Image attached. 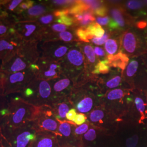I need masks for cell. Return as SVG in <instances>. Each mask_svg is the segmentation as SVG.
<instances>
[{"label":"cell","instance_id":"1","mask_svg":"<svg viewBox=\"0 0 147 147\" xmlns=\"http://www.w3.org/2000/svg\"><path fill=\"white\" fill-rule=\"evenodd\" d=\"M37 44L22 40L16 51L1 62V71L14 73L28 69L31 65L37 63L39 59Z\"/></svg>","mask_w":147,"mask_h":147},{"label":"cell","instance_id":"2","mask_svg":"<svg viewBox=\"0 0 147 147\" xmlns=\"http://www.w3.org/2000/svg\"><path fill=\"white\" fill-rule=\"evenodd\" d=\"M41 107L27 102L20 96L11 98L8 102L9 113L3 124L11 127L28 124L37 118L40 112Z\"/></svg>","mask_w":147,"mask_h":147},{"label":"cell","instance_id":"3","mask_svg":"<svg viewBox=\"0 0 147 147\" xmlns=\"http://www.w3.org/2000/svg\"><path fill=\"white\" fill-rule=\"evenodd\" d=\"M37 133L32 122L17 127H11L4 124L0 127L3 147H30Z\"/></svg>","mask_w":147,"mask_h":147},{"label":"cell","instance_id":"4","mask_svg":"<svg viewBox=\"0 0 147 147\" xmlns=\"http://www.w3.org/2000/svg\"><path fill=\"white\" fill-rule=\"evenodd\" d=\"M21 98L27 102L38 107L50 106L52 89L50 84L36 77L21 92Z\"/></svg>","mask_w":147,"mask_h":147},{"label":"cell","instance_id":"5","mask_svg":"<svg viewBox=\"0 0 147 147\" xmlns=\"http://www.w3.org/2000/svg\"><path fill=\"white\" fill-rule=\"evenodd\" d=\"M5 74L4 96H5L11 94H20L35 77L34 73L30 68L14 73Z\"/></svg>","mask_w":147,"mask_h":147},{"label":"cell","instance_id":"6","mask_svg":"<svg viewBox=\"0 0 147 147\" xmlns=\"http://www.w3.org/2000/svg\"><path fill=\"white\" fill-rule=\"evenodd\" d=\"M113 137L119 147H146L147 133L134 131L127 128H117Z\"/></svg>","mask_w":147,"mask_h":147},{"label":"cell","instance_id":"7","mask_svg":"<svg viewBox=\"0 0 147 147\" xmlns=\"http://www.w3.org/2000/svg\"><path fill=\"white\" fill-rule=\"evenodd\" d=\"M33 126L37 132H48L56 135L59 121L54 115L50 106H44L37 118L32 121Z\"/></svg>","mask_w":147,"mask_h":147},{"label":"cell","instance_id":"8","mask_svg":"<svg viewBox=\"0 0 147 147\" xmlns=\"http://www.w3.org/2000/svg\"><path fill=\"white\" fill-rule=\"evenodd\" d=\"M14 28L16 34L25 42H38L42 36L41 25L36 20L17 22Z\"/></svg>","mask_w":147,"mask_h":147},{"label":"cell","instance_id":"9","mask_svg":"<svg viewBox=\"0 0 147 147\" xmlns=\"http://www.w3.org/2000/svg\"><path fill=\"white\" fill-rule=\"evenodd\" d=\"M59 122L58 132L56 136L59 147H82L81 141L74 133L75 124L68 121Z\"/></svg>","mask_w":147,"mask_h":147},{"label":"cell","instance_id":"10","mask_svg":"<svg viewBox=\"0 0 147 147\" xmlns=\"http://www.w3.org/2000/svg\"><path fill=\"white\" fill-rule=\"evenodd\" d=\"M112 137L113 136L107 132L90 126L88 131L82 137V147H103Z\"/></svg>","mask_w":147,"mask_h":147},{"label":"cell","instance_id":"11","mask_svg":"<svg viewBox=\"0 0 147 147\" xmlns=\"http://www.w3.org/2000/svg\"><path fill=\"white\" fill-rule=\"evenodd\" d=\"M22 41L16 33L0 37V61L2 62L14 53Z\"/></svg>","mask_w":147,"mask_h":147},{"label":"cell","instance_id":"12","mask_svg":"<svg viewBox=\"0 0 147 147\" xmlns=\"http://www.w3.org/2000/svg\"><path fill=\"white\" fill-rule=\"evenodd\" d=\"M16 22V16L9 14L0 5V37L16 33L14 26Z\"/></svg>","mask_w":147,"mask_h":147},{"label":"cell","instance_id":"13","mask_svg":"<svg viewBox=\"0 0 147 147\" xmlns=\"http://www.w3.org/2000/svg\"><path fill=\"white\" fill-rule=\"evenodd\" d=\"M30 147H59L56 135L48 132H37Z\"/></svg>","mask_w":147,"mask_h":147},{"label":"cell","instance_id":"14","mask_svg":"<svg viewBox=\"0 0 147 147\" xmlns=\"http://www.w3.org/2000/svg\"><path fill=\"white\" fill-rule=\"evenodd\" d=\"M46 11L47 8L45 5L42 4L36 5L23 12L20 15L16 16V20L17 22L36 20L39 16L43 15Z\"/></svg>","mask_w":147,"mask_h":147},{"label":"cell","instance_id":"15","mask_svg":"<svg viewBox=\"0 0 147 147\" xmlns=\"http://www.w3.org/2000/svg\"><path fill=\"white\" fill-rule=\"evenodd\" d=\"M109 65L114 67H118L124 70L126 68L127 64L129 62V58L125 54L119 53L116 55H109L107 56Z\"/></svg>","mask_w":147,"mask_h":147},{"label":"cell","instance_id":"16","mask_svg":"<svg viewBox=\"0 0 147 147\" xmlns=\"http://www.w3.org/2000/svg\"><path fill=\"white\" fill-rule=\"evenodd\" d=\"M54 103L53 111L56 119L59 121H67L66 116L69 111L70 110V106L65 101Z\"/></svg>","mask_w":147,"mask_h":147},{"label":"cell","instance_id":"17","mask_svg":"<svg viewBox=\"0 0 147 147\" xmlns=\"http://www.w3.org/2000/svg\"><path fill=\"white\" fill-rule=\"evenodd\" d=\"M123 47L127 53H133L136 48L135 36L131 32H127L123 37Z\"/></svg>","mask_w":147,"mask_h":147},{"label":"cell","instance_id":"18","mask_svg":"<svg viewBox=\"0 0 147 147\" xmlns=\"http://www.w3.org/2000/svg\"><path fill=\"white\" fill-rule=\"evenodd\" d=\"M94 101L92 98L87 96L77 102L76 109L80 113H88L92 109Z\"/></svg>","mask_w":147,"mask_h":147},{"label":"cell","instance_id":"19","mask_svg":"<svg viewBox=\"0 0 147 147\" xmlns=\"http://www.w3.org/2000/svg\"><path fill=\"white\" fill-rule=\"evenodd\" d=\"M134 105L137 112L139 113L141 124H144V121H145L147 118L146 104L142 98L141 97L137 96L134 100Z\"/></svg>","mask_w":147,"mask_h":147},{"label":"cell","instance_id":"20","mask_svg":"<svg viewBox=\"0 0 147 147\" xmlns=\"http://www.w3.org/2000/svg\"><path fill=\"white\" fill-rule=\"evenodd\" d=\"M87 38L92 39L94 36L97 37H103L105 34V31L98 23H92L86 28Z\"/></svg>","mask_w":147,"mask_h":147},{"label":"cell","instance_id":"21","mask_svg":"<svg viewBox=\"0 0 147 147\" xmlns=\"http://www.w3.org/2000/svg\"><path fill=\"white\" fill-rule=\"evenodd\" d=\"M69 62L75 66L82 65L84 62V57L82 53L76 50H71L67 54Z\"/></svg>","mask_w":147,"mask_h":147},{"label":"cell","instance_id":"22","mask_svg":"<svg viewBox=\"0 0 147 147\" xmlns=\"http://www.w3.org/2000/svg\"><path fill=\"white\" fill-rule=\"evenodd\" d=\"M9 100L5 96H0V127L3 124L5 117L8 115Z\"/></svg>","mask_w":147,"mask_h":147},{"label":"cell","instance_id":"23","mask_svg":"<svg viewBox=\"0 0 147 147\" xmlns=\"http://www.w3.org/2000/svg\"><path fill=\"white\" fill-rule=\"evenodd\" d=\"M22 1V0L3 1L1 5L7 13L11 15H14L16 9Z\"/></svg>","mask_w":147,"mask_h":147},{"label":"cell","instance_id":"24","mask_svg":"<svg viewBox=\"0 0 147 147\" xmlns=\"http://www.w3.org/2000/svg\"><path fill=\"white\" fill-rule=\"evenodd\" d=\"M88 6L82 1H76L75 5L70 8H68L69 14H81L89 9Z\"/></svg>","mask_w":147,"mask_h":147},{"label":"cell","instance_id":"25","mask_svg":"<svg viewBox=\"0 0 147 147\" xmlns=\"http://www.w3.org/2000/svg\"><path fill=\"white\" fill-rule=\"evenodd\" d=\"M70 84V81L68 79H61L56 81L53 85V90L58 94L62 93L65 89H67Z\"/></svg>","mask_w":147,"mask_h":147},{"label":"cell","instance_id":"26","mask_svg":"<svg viewBox=\"0 0 147 147\" xmlns=\"http://www.w3.org/2000/svg\"><path fill=\"white\" fill-rule=\"evenodd\" d=\"M90 126V124L88 122L84 123V124L79 126L75 125L74 127V133L78 138H79L82 142V137L85 133L88 131Z\"/></svg>","mask_w":147,"mask_h":147},{"label":"cell","instance_id":"27","mask_svg":"<svg viewBox=\"0 0 147 147\" xmlns=\"http://www.w3.org/2000/svg\"><path fill=\"white\" fill-rule=\"evenodd\" d=\"M34 3V1H30V0L23 1L16 9L14 16H18L20 15L23 12L28 10L32 6H33Z\"/></svg>","mask_w":147,"mask_h":147},{"label":"cell","instance_id":"28","mask_svg":"<svg viewBox=\"0 0 147 147\" xmlns=\"http://www.w3.org/2000/svg\"><path fill=\"white\" fill-rule=\"evenodd\" d=\"M109 61L106 59L103 61H100L95 67L93 73L94 74H106L109 71L110 67L109 66Z\"/></svg>","mask_w":147,"mask_h":147},{"label":"cell","instance_id":"29","mask_svg":"<svg viewBox=\"0 0 147 147\" xmlns=\"http://www.w3.org/2000/svg\"><path fill=\"white\" fill-rule=\"evenodd\" d=\"M111 14L113 20L116 22L119 28L125 26V21L121 11L118 9H113L111 11Z\"/></svg>","mask_w":147,"mask_h":147},{"label":"cell","instance_id":"30","mask_svg":"<svg viewBox=\"0 0 147 147\" xmlns=\"http://www.w3.org/2000/svg\"><path fill=\"white\" fill-rule=\"evenodd\" d=\"M105 47L106 51L109 55H113L118 50V45L116 40L113 39H108L105 42Z\"/></svg>","mask_w":147,"mask_h":147},{"label":"cell","instance_id":"31","mask_svg":"<svg viewBox=\"0 0 147 147\" xmlns=\"http://www.w3.org/2000/svg\"><path fill=\"white\" fill-rule=\"evenodd\" d=\"M124 96V92L120 89H116L110 92L107 95V99L108 100H119Z\"/></svg>","mask_w":147,"mask_h":147},{"label":"cell","instance_id":"32","mask_svg":"<svg viewBox=\"0 0 147 147\" xmlns=\"http://www.w3.org/2000/svg\"><path fill=\"white\" fill-rule=\"evenodd\" d=\"M68 47L64 45H59L53 50L51 55L56 58H60L64 56L68 51Z\"/></svg>","mask_w":147,"mask_h":147},{"label":"cell","instance_id":"33","mask_svg":"<svg viewBox=\"0 0 147 147\" xmlns=\"http://www.w3.org/2000/svg\"><path fill=\"white\" fill-rule=\"evenodd\" d=\"M82 19L79 22L82 25H88L90 21H94L95 18L91 11H86L81 14Z\"/></svg>","mask_w":147,"mask_h":147},{"label":"cell","instance_id":"34","mask_svg":"<svg viewBox=\"0 0 147 147\" xmlns=\"http://www.w3.org/2000/svg\"><path fill=\"white\" fill-rule=\"evenodd\" d=\"M53 19H54V15L50 14L45 16H42L38 18L36 20V21L40 25H47L52 22Z\"/></svg>","mask_w":147,"mask_h":147},{"label":"cell","instance_id":"35","mask_svg":"<svg viewBox=\"0 0 147 147\" xmlns=\"http://www.w3.org/2000/svg\"><path fill=\"white\" fill-rule=\"evenodd\" d=\"M138 67V63L136 61H132L129 63L126 69V75L129 77H131L136 73Z\"/></svg>","mask_w":147,"mask_h":147},{"label":"cell","instance_id":"36","mask_svg":"<svg viewBox=\"0 0 147 147\" xmlns=\"http://www.w3.org/2000/svg\"><path fill=\"white\" fill-rule=\"evenodd\" d=\"M84 51L89 61L92 63H94L95 61V55L93 47L90 45H86L84 47Z\"/></svg>","mask_w":147,"mask_h":147},{"label":"cell","instance_id":"37","mask_svg":"<svg viewBox=\"0 0 147 147\" xmlns=\"http://www.w3.org/2000/svg\"><path fill=\"white\" fill-rule=\"evenodd\" d=\"M59 24H61L65 26H70L73 23V19L68 16H64L59 17L56 20Z\"/></svg>","mask_w":147,"mask_h":147},{"label":"cell","instance_id":"38","mask_svg":"<svg viewBox=\"0 0 147 147\" xmlns=\"http://www.w3.org/2000/svg\"><path fill=\"white\" fill-rule=\"evenodd\" d=\"M87 118V117L85 116L84 113H79L77 114L76 117L75 118L73 123L75 125L79 126L86 123Z\"/></svg>","mask_w":147,"mask_h":147},{"label":"cell","instance_id":"39","mask_svg":"<svg viewBox=\"0 0 147 147\" xmlns=\"http://www.w3.org/2000/svg\"><path fill=\"white\" fill-rule=\"evenodd\" d=\"M59 38L60 39L65 42H69L72 40L73 36L72 34L68 31H64L59 33Z\"/></svg>","mask_w":147,"mask_h":147},{"label":"cell","instance_id":"40","mask_svg":"<svg viewBox=\"0 0 147 147\" xmlns=\"http://www.w3.org/2000/svg\"><path fill=\"white\" fill-rule=\"evenodd\" d=\"M83 2L92 10H96L101 5V2L98 1H83Z\"/></svg>","mask_w":147,"mask_h":147},{"label":"cell","instance_id":"41","mask_svg":"<svg viewBox=\"0 0 147 147\" xmlns=\"http://www.w3.org/2000/svg\"><path fill=\"white\" fill-rule=\"evenodd\" d=\"M121 79L120 76H116L115 78L111 79L110 81H109L107 83H106V86L107 87H108L109 88H115L116 87H117L120 82H121Z\"/></svg>","mask_w":147,"mask_h":147},{"label":"cell","instance_id":"42","mask_svg":"<svg viewBox=\"0 0 147 147\" xmlns=\"http://www.w3.org/2000/svg\"><path fill=\"white\" fill-rule=\"evenodd\" d=\"M1 62L0 61V96H4L5 74L1 71Z\"/></svg>","mask_w":147,"mask_h":147},{"label":"cell","instance_id":"43","mask_svg":"<svg viewBox=\"0 0 147 147\" xmlns=\"http://www.w3.org/2000/svg\"><path fill=\"white\" fill-rule=\"evenodd\" d=\"M142 3L137 1H130L127 3V7L131 9H137L141 8Z\"/></svg>","mask_w":147,"mask_h":147},{"label":"cell","instance_id":"44","mask_svg":"<svg viewBox=\"0 0 147 147\" xmlns=\"http://www.w3.org/2000/svg\"><path fill=\"white\" fill-rule=\"evenodd\" d=\"M51 28L53 31L61 33L62 32L65 31L67 27L61 24H55L51 25Z\"/></svg>","mask_w":147,"mask_h":147},{"label":"cell","instance_id":"45","mask_svg":"<svg viewBox=\"0 0 147 147\" xmlns=\"http://www.w3.org/2000/svg\"><path fill=\"white\" fill-rule=\"evenodd\" d=\"M76 34H77L78 37L80 38V39L82 41L86 42H89L88 38H87V32L86 31V30H84L83 29H81V28L78 29L76 31Z\"/></svg>","mask_w":147,"mask_h":147},{"label":"cell","instance_id":"46","mask_svg":"<svg viewBox=\"0 0 147 147\" xmlns=\"http://www.w3.org/2000/svg\"><path fill=\"white\" fill-rule=\"evenodd\" d=\"M108 35L104 34V36L101 38H93L92 39V42L96 45H102L105 43V42L107 41V39H108Z\"/></svg>","mask_w":147,"mask_h":147},{"label":"cell","instance_id":"47","mask_svg":"<svg viewBox=\"0 0 147 147\" xmlns=\"http://www.w3.org/2000/svg\"><path fill=\"white\" fill-rule=\"evenodd\" d=\"M77 114L78 113H76V111L75 109H70V110L69 111V112L66 116L67 121L73 123L74 120L75 118L76 117Z\"/></svg>","mask_w":147,"mask_h":147},{"label":"cell","instance_id":"48","mask_svg":"<svg viewBox=\"0 0 147 147\" xmlns=\"http://www.w3.org/2000/svg\"><path fill=\"white\" fill-rule=\"evenodd\" d=\"M110 20V19L109 16L98 17L96 19V21L100 25H106L109 24Z\"/></svg>","mask_w":147,"mask_h":147},{"label":"cell","instance_id":"49","mask_svg":"<svg viewBox=\"0 0 147 147\" xmlns=\"http://www.w3.org/2000/svg\"><path fill=\"white\" fill-rule=\"evenodd\" d=\"M53 3L57 5H65L75 3L76 1H66V0H56L52 1Z\"/></svg>","mask_w":147,"mask_h":147},{"label":"cell","instance_id":"50","mask_svg":"<svg viewBox=\"0 0 147 147\" xmlns=\"http://www.w3.org/2000/svg\"><path fill=\"white\" fill-rule=\"evenodd\" d=\"M68 9H63L61 10H57L53 13V15L58 18L62 16H68Z\"/></svg>","mask_w":147,"mask_h":147},{"label":"cell","instance_id":"51","mask_svg":"<svg viewBox=\"0 0 147 147\" xmlns=\"http://www.w3.org/2000/svg\"><path fill=\"white\" fill-rule=\"evenodd\" d=\"M107 9L105 7H100L95 11V13L97 16H104L107 13Z\"/></svg>","mask_w":147,"mask_h":147},{"label":"cell","instance_id":"52","mask_svg":"<svg viewBox=\"0 0 147 147\" xmlns=\"http://www.w3.org/2000/svg\"><path fill=\"white\" fill-rule=\"evenodd\" d=\"M102 147H119L115 140L113 137L111 139L109 142H107L105 145Z\"/></svg>","mask_w":147,"mask_h":147},{"label":"cell","instance_id":"53","mask_svg":"<svg viewBox=\"0 0 147 147\" xmlns=\"http://www.w3.org/2000/svg\"><path fill=\"white\" fill-rule=\"evenodd\" d=\"M94 52L96 54V55L99 56H103L105 55V52L104 50L99 47H95Z\"/></svg>","mask_w":147,"mask_h":147},{"label":"cell","instance_id":"54","mask_svg":"<svg viewBox=\"0 0 147 147\" xmlns=\"http://www.w3.org/2000/svg\"><path fill=\"white\" fill-rule=\"evenodd\" d=\"M147 25V22L146 21H140L137 24V26L139 28H144Z\"/></svg>","mask_w":147,"mask_h":147},{"label":"cell","instance_id":"55","mask_svg":"<svg viewBox=\"0 0 147 147\" xmlns=\"http://www.w3.org/2000/svg\"><path fill=\"white\" fill-rule=\"evenodd\" d=\"M0 147H3V144H2V138H1V135H0Z\"/></svg>","mask_w":147,"mask_h":147},{"label":"cell","instance_id":"56","mask_svg":"<svg viewBox=\"0 0 147 147\" xmlns=\"http://www.w3.org/2000/svg\"><path fill=\"white\" fill-rule=\"evenodd\" d=\"M2 2H3V1H0V5L2 3Z\"/></svg>","mask_w":147,"mask_h":147},{"label":"cell","instance_id":"57","mask_svg":"<svg viewBox=\"0 0 147 147\" xmlns=\"http://www.w3.org/2000/svg\"><path fill=\"white\" fill-rule=\"evenodd\" d=\"M146 147H147V144H146Z\"/></svg>","mask_w":147,"mask_h":147},{"label":"cell","instance_id":"58","mask_svg":"<svg viewBox=\"0 0 147 147\" xmlns=\"http://www.w3.org/2000/svg\"><path fill=\"white\" fill-rule=\"evenodd\" d=\"M146 2H147V1H146Z\"/></svg>","mask_w":147,"mask_h":147}]
</instances>
